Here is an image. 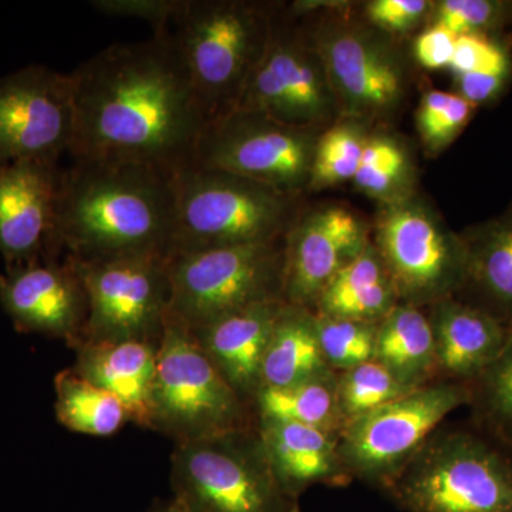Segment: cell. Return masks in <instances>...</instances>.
Listing matches in <instances>:
<instances>
[{"label": "cell", "instance_id": "cell-7", "mask_svg": "<svg viewBox=\"0 0 512 512\" xmlns=\"http://www.w3.org/2000/svg\"><path fill=\"white\" fill-rule=\"evenodd\" d=\"M285 239L173 252L168 315L195 330L258 303L285 302Z\"/></svg>", "mask_w": 512, "mask_h": 512}, {"label": "cell", "instance_id": "cell-15", "mask_svg": "<svg viewBox=\"0 0 512 512\" xmlns=\"http://www.w3.org/2000/svg\"><path fill=\"white\" fill-rule=\"evenodd\" d=\"M74 133L72 74L30 64L0 77V163L59 164Z\"/></svg>", "mask_w": 512, "mask_h": 512}, {"label": "cell", "instance_id": "cell-32", "mask_svg": "<svg viewBox=\"0 0 512 512\" xmlns=\"http://www.w3.org/2000/svg\"><path fill=\"white\" fill-rule=\"evenodd\" d=\"M413 390L375 359L338 373V403L346 424Z\"/></svg>", "mask_w": 512, "mask_h": 512}, {"label": "cell", "instance_id": "cell-22", "mask_svg": "<svg viewBox=\"0 0 512 512\" xmlns=\"http://www.w3.org/2000/svg\"><path fill=\"white\" fill-rule=\"evenodd\" d=\"M73 369L126 406L131 423L153 430L158 345L141 340L82 342Z\"/></svg>", "mask_w": 512, "mask_h": 512}, {"label": "cell", "instance_id": "cell-6", "mask_svg": "<svg viewBox=\"0 0 512 512\" xmlns=\"http://www.w3.org/2000/svg\"><path fill=\"white\" fill-rule=\"evenodd\" d=\"M173 498L187 512H295L255 426L175 444Z\"/></svg>", "mask_w": 512, "mask_h": 512}, {"label": "cell", "instance_id": "cell-27", "mask_svg": "<svg viewBox=\"0 0 512 512\" xmlns=\"http://www.w3.org/2000/svg\"><path fill=\"white\" fill-rule=\"evenodd\" d=\"M255 419L286 421L338 437L346 421L338 403V373L284 387H261L252 402Z\"/></svg>", "mask_w": 512, "mask_h": 512}, {"label": "cell", "instance_id": "cell-21", "mask_svg": "<svg viewBox=\"0 0 512 512\" xmlns=\"http://www.w3.org/2000/svg\"><path fill=\"white\" fill-rule=\"evenodd\" d=\"M256 429L276 480L293 500L298 501L313 485L346 487L352 483L340 458L338 437L286 421L259 419Z\"/></svg>", "mask_w": 512, "mask_h": 512}, {"label": "cell", "instance_id": "cell-24", "mask_svg": "<svg viewBox=\"0 0 512 512\" xmlns=\"http://www.w3.org/2000/svg\"><path fill=\"white\" fill-rule=\"evenodd\" d=\"M399 303L389 272L370 239L362 254L323 289L313 312L328 318L379 323Z\"/></svg>", "mask_w": 512, "mask_h": 512}, {"label": "cell", "instance_id": "cell-10", "mask_svg": "<svg viewBox=\"0 0 512 512\" xmlns=\"http://www.w3.org/2000/svg\"><path fill=\"white\" fill-rule=\"evenodd\" d=\"M470 402V384L437 380L349 421L339 436L343 466L353 480L384 490L448 414Z\"/></svg>", "mask_w": 512, "mask_h": 512}, {"label": "cell", "instance_id": "cell-4", "mask_svg": "<svg viewBox=\"0 0 512 512\" xmlns=\"http://www.w3.org/2000/svg\"><path fill=\"white\" fill-rule=\"evenodd\" d=\"M404 512H512V448L473 427H440L384 488Z\"/></svg>", "mask_w": 512, "mask_h": 512}, {"label": "cell", "instance_id": "cell-26", "mask_svg": "<svg viewBox=\"0 0 512 512\" xmlns=\"http://www.w3.org/2000/svg\"><path fill=\"white\" fill-rule=\"evenodd\" d=\"M375 360L419 389L437 382L436 346L426 311L399 303L379 322Z\"/></svg>", "mask_w": 512, "mask_h": 512}, {"label": "cell", "instance_id": "cell-1", "mask_svg": "<svg viewBox=\"0 0 512 512\" xmlns=\"http://www.w3.org/2000/svg\"><path fill=\"white\" fill-rule=\"evenodd\" d=\"M70 74L73 160L133 161L171 173L192 163L210 120L167 36L116 43Z\"/></svg>", "mask_w": 512, "mask_h": 512}, {"label": "cell", "instance_id": "cell-29", "mask_svg": "<svg viewBox=\"0 0 512 512\" xmlns=\"http://www.w3.org/2000/svg\"><path fill=\"white\" fill-rule=\"evenodd\" d=\"M357 190L380 201L413 192V165L406 147L387 134H369L355 177Z\"/></svg>", "mask_w": 512, "mask_h": 512}, {"label": "cell", "instance_id": "cell-34", "mask_svg": "<svg viewBox=\"0 0 512 512\" xmlns=\"http://www.w3.org/2000/svg\"><path fill=\"white\" fill-rule=\"evenodd\" d=\"M476 106L457 93L430 90L421 97L416 126L430 153H440L466 128Z\"/></svg>", "mask_w": 512, "mask_h": 512}, {"label": "cell", "instance_id": "cell-28", "mask_svg": "<svg viewBox=\"0 0 512 512\" xmlns=\"http://www.w3.org/2000/svg\"><path fill=\"white\" fill-rule=\"evenodd\" d=\"M55 390L57 420L73 433L110 437L131 421L114 394L84 379L73 367L56 376Z\"/></svg>", "mask_w": 512, "mask_h": 512}, {"label": "cell", "instance_id": "cell-18", "mask_svg": "<svg viewBox=\"0 0 512 512\" xmlns=\"http://www.w3.org/2000/svg\"><path fill=\"white\" fill-rule=\"evenodd\" d=\"M59 164L0 163V254L6 266L64 254L59 239Z\"/></svg>", "mask_w": 512, "mask_h": 512}, {"label": "cell", "instance_id": "cell-3", "mask_svg": "<svg viewBox=\"0 0 512 512\" xmlns=\"http://www.w3.org/2000/svg\"><path fill=\"white\" fill-rule=\"evenodd\" d=\"M278 6L251 0H180L167 36L208 120L237 109L261 62Z\"/></svg>", "mask_w": 512, "mask_h": 512}, {"label": "cell", "instance_id": "cell-12", "mask_svg": "<svg viewBox=\"0 0 512 512\" xmlns=\"http://www.w3.org/2000/svg\"><path fill=\"white\" fill-rule=\"evenodd\" d=\"M235 110L254 111L319 133L342 119L322 57L284 6L276 9L264 56Z\"/></svg>", "mask_w": 512, "mask_h": 512}, {"label": "cell", "instance_id": "cell-39", "mask_svg": "<svg viewBox=\"0 0 512 512\" xmlns=\"http://www.w3.org/2000/svg\"><path fill=\"white\" fill-rule=\"evenodd\" d=\"M457 36L443 26L431 25L417 36L414 42V56L426 69L437 70L450 67Z\"/></svg>", "mask_w": 512, "mask_h": 512}, {"label": "cell", "instance_id": "cell-9", "mask_svg": "<svg viewBox=\"0 0 512 512\" xmlns=\"http://www.w3.org/2000/svg\"><path fill=\"white\" fill-rule=\"evenodd\" d=\"M372 242L400 303L426 309L463 288L466 252L460 234L417 192L380 204Z\"/></svg>", "mask_w": 512, "mask_h": 512}, {"label": "cell", "instance_id": "cell-30", "mask_svg": "<svg viewBox=\"0 0 512 512\" xmlns=\"http://www.w3.org/2000/svg\"><path fill=\"white\" fill-rule=\"evenodd\" d=\"M470 389L474 424L512 448V338Z\"/></svg>", "mask_w": 512, "mask_h": 512}, {"label": "cell", "instance_id": "cell-36", "mask_svg": "<svg viewBox=\"0 0 512 512\" xmlns=\"http://www.w3.org/2000/svg\"><path fill=\"white\" fill-rule=\"evenodd\" d=\"M450 69L456 76L484 72L511 73V57L493 36H458Z\"/></svg>", "mask_w": 512, "mask_h": 512}, {"label": "cell", "instance_id": "cell-20", "mask_svg": "<svg viewBox=\"0 0 512 512\" xmlns=\"http://www.w3.org/2000/svg\"><path fill=\"white\" fill-rule=\"evenodd\" d=\"M285 303H258L200 329H190L218 372L251 407L261 387L266 346Z\"/></svg>", "mask_w": 512, "mask_h": 512}, {"label": "cell", "instance_id": "cell-19", "mask_svg": "<svg viewBox=\"0 0 512 512\" xmlns=\"http://www.w3.org/2000/svg\"><path fill=\"white\" fill-rule=\"evenodd\" d=\"M424 311L433 329L439 380L474 382L493 365L512 338V325L456 296Z\"/></svg>", "mask_w": 512, "mask_h": 512}, {"label": "cell", "instance_id": "cell-40", "mask_svg": "<svg viewBox=\"0 0 512 512\" xmlns=\"http://www.w3.org/2000/svg\"><path fill=\"white\" fill-rule=\"evenodd\" d=\"M510 73L484 72L456 76L457 94L470 101L473 106L487 103L503 90Z\"/></svg>", "mask_w": 512, "mask_h": 512}, {"label": "cell", "instance_id": "cell-8", "mask_svg": "<svg viewBox=\"0 0 512 512\" xmlns=\"http://www.w3.org/2000/svg\"><path fill=\"white\" fill-rule=\"evenodd\" d=\"M255 424L252 407L218 372L194 333L167 315L158 343L153 430L177 444Z\"/></svg>", "mask_w": 512, "mask_h": 512}, {"label": "cell", "instance_id": "cell-31", "mask_svg": "<svg viewBox=\"0 0 512 512\" xmlns=\"http://www.w3.org/2000/svg\"><path fill=\"white\" fill-rule=\"evenodd\" d=\"M367 137V124L349 119H340L322 131L316 143L309 190L355 180Z\"/></svg>", "mask_w": 512, "mask_h": 512}, {"label": "cell", "instance_id": "cell-17", "mask_svg": "<svg viewBox=\"0 0 512 512\" xmlns=\"http://www.w3.org/2000/svg\"><path fill=\"white\" fill-rule=\"evenodd\" d=\"M0 305L19 332L62 339L72 349L83 342L89 301L69 255L6 266Z\"/></svg>", "mask_w": 512, "mask_h": 512}, {"label": "cell", "instance_id": "cell-38", "mask_svg": "<svg viewBox=\"0 0 512 512\" xmlns=\"http://www.w3.org/2000/svg\"><path fill=\"white\" fill-rule=\"evenodd\" d=\"M178 3L180 0H93L90 5L111 18L144 20L153 28V36H164Z\"/></svg>", "mask_w": 512, "mask_h": 512}, {"label": "cell", "instance_id": "cell-37", "mask_svg": "<svg viewBox=\"0 0 512 512\" xmlns=\"http://www.w3.org/2000/svg\"><path fill=\"white\" fill-rule=\"evenodd\" d=\"M429 0H372L365 6L367 22L387 35H402L429 18Z\"/></svg>", "mask_w": 512, "mask_h": 512}, {"label": "cell", "instance_id": "cell-11", "mask_svg": "<svg viewBox=\"0 0 512 512\" xmlns=\"http://www.w3.org/2000/svg\"><path fill=\"white\" fill-rule=\"evenodd\" d=\"M306 32L325 64L342 119L369 126L397 113L409 92V69L387 33L339 18Z\"/></svg>", "mask_w": 512, "mask_h": 512}, {"label": "cell", "instance_id": "cell-23", "mask_svg": "<svg viewBox=\"0 0 512 512\" xmlns=\"http://www.w3.org/2000/svg\"><path fill=\"white\" fill-rule=\"evenodd\" d=\"M466 275L456 298L512 325V204L460 234Z\"/></svg>", "mask_w": 512, "mask_h": 512}, {"label": "cell", "instance_id": "cell-42", "mask_svg": "<svg viewBox=\"0 0 512 512\" xmlns=\"http://www.w3.org/2000/svg\"><path fill=\"white\" fill-rule=\"evenodd\" d=\"M295 512H301V510L295 511Z\"/></svg>", "mask_w": 512, "mask_h": 512}, {"label": "cell", "instance_id": "cell-13", "mask_svg": "<svg viewBox=\"0 0 512 512\" xmlns=\"http://www.w3.org/2000/svg\"><path fill=\"white\" fill-rule=\"evenodd\" d=\"M319 136V131L288 126L254 111L232 110L208 123L190 165L302 195L311 185Z\"/></svg>", "mask_w": 512, "mask_h": 512}, {"label": "cell", "instance_id": "cell-33", "mask_svg": "<svg viewBox=\"0 0 512 512\" xmlns=\"http://www.w3.org/2000/svg\"><path fill=\"white\" fill-rule=\"evenodd\" d=\"M316 325L323 356L333 372H345L375 359L379 323L316 315Z\"/></svg>", "mask_w": 512, "mask_h": 512}, {"label": "cell", "instance_id": "cell-16", "mask_svg": "<svg viewBox=\"0 0 512 512\" xmlns=\"http://www.w3.org/2000/svg\"><path fill=\"white\" fill-rule=\"evenodd\" d=\"M370 239L372 225L345 205L302 208L286 232L285 302L313 312L323 289Z\"/></svg>", "mask_w": 512, "mask_h": 512}, {"label": "cell", "instance_id": "cell-14", "mask_svg": "<svg viewBox=\"0 0 512 512\" xmlns=\"http://www.w3.org/2000/svg\"><path fill=\"white\" fill-rule=\"evenodd\" d=\"M73 261L89 301L83 342L160 343L171 302L168 258L140 255Z\"/></svg>", "mask_w": 512, "mask_h": 512}, {"label": "cell", "instance_id": "cell-25", "mask_svg": "<svg viewBox=\"0 0 512 512\" xmlns=\"http://www.w3.org/2000/svg\"><path fill=\"white\" fill-rule=\"evenodd\" d=\"M330 373L336 372L323 356L315 312L285 303L266 346L261 387L291 386Z\"/></svg>", "mask_w": 512, "mask_h": 512}, {"label": "cell", "instance_id": "cell-5", "mask_svg": "<svg viewBox=\"0 0 512 512\" xmlns=\"http://www.w3.org/2000/svg\"><path fill=\"white\" fill-rule=\"evenodd\" d=\"M174 192V252L284 237L303 208L302 195L197 165H187L174 173Z\"/></svg>", "mask_w": 512, "mask_h": 512}, {"label": "cell", "instance_id": "cell-2", "mask_svg": "<svg viewBox=\"0 0 512 512\" xmlns=\"http://www.w3.org/2000/svg\"><path fill=\"white\" fill-rule=\"evenodd\" d=\"M59 239L79 262L174 252V173L133 161L74 160L62 170Z\"/></svg>", "mask_w": 512, "mask_h": 512}, {"label": "cell", "instance_id": "cell-35", "mask_svg": "<svg viewBox=\"0 0 512 512\" xmlns=\"http://www.w3.org/2000/svg\"><path fill=\"white\" fill-rule=\"evenodd\" d=\"M433 25L454 36H491L511 19L512 3L503 0H441L431 10Z\"/></svg>", "mask_w": 512, "mask_h": 512}, {"label": "cell", "instance_id": "cell-41", "mask_svg": "<svg viewBox=\"0 0 512 512\" xmlns=\"http://www.w3.org/2000/svg\"><path fill=\"white\" fill-rule=\"evenodd\" d=\"M148 512H187L184 510L183 505L175 501L173 497L170 500H157L156 503L151 505Z\"/></svg>", "mask_w": 512, "mask_h": 512}]
</instances>
